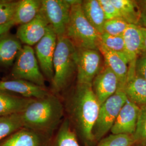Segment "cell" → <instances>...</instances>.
<instances>
[{
	"label": "cell",
	"instance_id": "1",
	"mask_svg": "<svg viewBox=\"0 0 146 146\" xmlns=\"http://www.w3.org/2000/svg\"><path fill=\"white\" fill-rule=\"evenodd\" d=\"M62 101L66 117L81 145L95 146L93 129L101 104L94 94L92 85L76 84Z\"/></svg>",
	"mask_w": 146,
	"mask_h": 146
},
{
	"label": "cell",
	"instance_id": "2",
	"mask_svg": "<svg viewBox=\"0 0 146 146\" xmlns=\"http://www.w3.org/2000/svg\"><path fill=\"white\" fill-rule=\"evenodd\" d=\"M23 127L52 137L65 117L62 100L50 93L34 99L22 113Z\"/></svg>",
	"mask_w": 146,
	"mask_h": 146
},
{
	"label": "cell",
	"instance_id": "3",
	"mask_svg": "<svg viewBox=\"0 0 146 146\" xmlns=\"http://www.w3.org/2000/svg\"><path fill=\"white\" fill-rule=\"evenodd\" d=\"M53 68L51 93L58 95L70 86L77 73L76 48L67 36L58 37Z\"/></svg>",
	"mask_w": 146,
	"mask_h": 146
},
{
	"label": "cell",
	"instance_id": "4",
	"mask_svg": "<svg viewBox=\"0 0 146 146\" xmlns=\"http://www.w3.org/2000/svg\"><path fill=\"white\" fill-rule=\"evenodd\" d=\"M71 4L66 35L77 48L99 49L100 34L84 15L82 1H69Z\"/></svg>",
	"mask_w": 146,
	"mask_h": 146
},
{
	"label": "cell",
	"instance_id": "5",
	"mask_svg": "<svg viewBox=\"0 0 146 146\" xmlns=\"http://www.w3.org/2000/svg\"><path fill=\"white\" fill-rule=\"evenodd\" d=\"M127 100L123 90L119 89L100 105L98 118L93 129L95 143L110 131L120 110Z\"/></svg>",
	"mask_w": 146,
	"mask_h": 146
},
{
	"label": "cell",
	"instance_id": "6",
	"mask_svg": "<svg viewBox=\"0 0 146 146\" xmlns=\"http://www.w3.org/2000/svg\"><path fill=\"white\" fill-rule=\"evenodd\" d=\"M11 75L12 79L23 80L46 87V79L40 68L34 49L31 46H23L12 66Z\"/></svg>",
	"mask_w": 146,
	"mask_h": 146
},
{
	"label": "cell",
	"instance_id": "7",
	"mask_svg": "<svg viewBox=\"0 0 146 146\" xmlns=\"http://www.w3.org/2000/svg\"><path fill=\"white\" fill-rule=\"evenodd\" d=\"M104 61L99 49L76 48V84L92 85L104 66Z\"/></svg>",
	"mask_w": 146,
	"mask_h": 146
},
{
	"label": "cell",
	"instance_id": "8",
	"mask_svg": "<svg viewBox=\"0 0 146 146\" xmlns=\"http://www.w3.org/2000/svg\"><path fill=\"white\" fill-rule=\"evenodd\" d=\"M71 7L67 0H42L41 11L58 37L66 35Z\"/></svg>",
	"mask_w": 146,
	"mask_h": 146
},
{
	"label": "cell",
	"instance_id": "9",
	"mask_svg": "<svg viewBox=\"0 0 146 146\" xmlns=\"http://www.w3.org/2000/svg\"><path fill=\"white\" fill-rule=\"evenodd\" d=\"M58 36L50 25L44 36L35 45L34 52L40 69L46 79L52 82L54 77L53 59Z\"/></svg>",
	"mask_w": 146,
	"mask_h": 146
},
{
	"label": "cell",
	"instance_id": "10",
	"mask_svg": "<svg viewBox=\"0 0 146 146\" xmlns=\"http://www.w3.org/2000/svg\"><path fill=\"white\" fill-rule=\"evenodd\" d=\"M49 25L41 9L38 14L33 20L18 27L16 36L24 45L32 47L36 45L44 36Z\"/></svg>",
	"mask_w": 146,
	"mask_h": 146
},
{
	"label": "cell",
	"instance_id": "11",
	"mask_svg": "<svg viewBox=\"0 0 146 146\" xmlns=\"http://www.w3.org/2000/svg\"><path fill=\"white\" fill-rule=\"evenodd\" d=\"M0 90L25 98L33 99L42 98L51 93L46 87L19 79L0 80Z\"/></svg>",
	"mask_w": 146,
	"mask_h": 146
},
{
	"label": "cell",
	"instance_id": "12",
	"mask_svg": "<svg viewBox=\"0 0 146 146\" xmlns=\"http://www.w3.org/2000/svg\"><path fill=\"white\" fill-rule=\"evenodd\" d=\"M119 78L105 64L92 83L94 94L100 104L115 94L119 90Z\"/></svg>",
	"mask_w": 146,
	"mask_h": 146
},
{
	"label": "cell",
	"instance_id": "13",
	"mask_svg": "<svg viewBox=\"0 0 146 146\" xmlns=\"http://www.w3.org/2000/svg\"><path fill=\"white\" fill-rule=\"evenodd\" d=\"M140 107L128 100L120 110L110 132L115 135L133 136L136 127Z\"/></svg>",
	"mask_w": 146,
	"mask_h": 146
},
{
	"label": "cell",
	"instance_id": "14",
	"mask_svg": "<svg viewBox=\"0 0 146 146\" xmlns=\"http://www.w3.org/2000/svg\"><path fill=\"white\" fill-rule=\"evenodd\" d=\"M52 137L22 127L0 142V146H49Z\"/></svg>",
	"mask_w": 146,
	"mask_h": 146
},
{
	"label": "cell",
	"instance_id": "15",
	"mask_svg": "<svg viewBox=\"0 0 146 146\" xmlns=\"http://www.w3.org/2000/svg\"><path fill=\"white\" fill-rule=\"evenodd\" d=\"M134 62L129 64L123 91L129 101L141 107L146 106V80L136 75Z\"/></svg>",
	"mask_w": 146,
	"mask_h": 146
},
{
	"label": "cell",
	"instance_id": "16",
	"mask_svg": "<svg viewBox=\"0 0 146 146\" xmlns=\"http://www.w3.org/2000/svg\"><path fill=\"white\" fill-rule=\"evenodd\" d=\"M99 50L103 56L104 64L115 73L119 80V89L123 90L127 78L129 61L125 55L110 51L100 44Z\"/></svg>",
	"mask_w": 146,
	"mask_h": 146
},
{
	"label": "cell",
	"instance_id": "17",
	"mask_svg": "<svg viewBox=\"0 0 146 146\" xmlns=\"http://www.w3.org/2000/svg\"><path fill=\"white\" fill-rule=\"evenodd\" d=\"M22 47V43L16 35L8 32L1 35L0 69L12 67Z\"/></svg>",
	"mask_w": 146,
	"mask_h": 146
},
{
	"label": "cell",
	"instance_id": "18",
	"mask_svg": "<svg viewBox=\"0 0 146 146\" xmlns=\"http://www.w3.org/2000/svg\"><path fill=\"white\" fill-rule=\"evenodd\" d=\"M122 37L125 44V55L129 63L134 62L137 58L144 52L141 27L129 25Z\"/></svg>",
	"mask_w": 146,
	"mask_h": 146
},
{
	"label": "cell",
	"instance_id": "19",
	"mask_svg": "<svg viewBox=\"0 0 146 146\" xmlns=\"http://www.w3.org/2000/svg\"><path fill=\"white\" fill-rule=\"evenodd\" d=\"M42 0L18 1L13 22L21 26L33 20L41 11Z\"/></svg>",
	"mask_w": 146,
	"mask_h": 146
},
{
	"label": "cell",
	"instance_id": "20",
	"mask_svg": "<svg viewBox=\"0 0 146 146\" xmlns=\"http://www.w3.org/2000/svg\"><path fill=\"white\" fill-rule=\"evenodd\" d=\"M81 8L84 15L90 25L100 34H102L106 20L99 0L82 1Z\"/></svg>",
	"mask_w": 146,
	"mask_h": 146
},
{
	"label": "cell",
	"instance_id": "21",
	"mask_svg": "<svg viewBox=\"0 0 146 146\" xmlns=\"http://www.w3.org/2000/svg\"><path fill=\"white\" fill-rule=\"evenodd\" d=\"M33 100L0 90V116L21 113Z\"/></svg>",
	"mask_w": 146,
	"mask_h": 146
},
{
	"label": "cell",
	"instance_id": "22",
	"mask_svg": "<svg viewBox=\"0 0 146 146\" xmlns=\"http://www.w3.org/2000/svg\"><path fill=\"white\" fill-rule=\"evenodd\" d=\"M49 146H82L67 117L53 136Z\"/></svg>",
	"mask_w": 146,
	"mask_h": 146
},
{
	"label": "cell",
	"instance_id": "23",
	"mask_svg": "<svg viewBox=\"0 0 146 146\" xmlns=\"http://www.w3.org/2000/svg\"><path fill=\"white\" fill-rule=\"evenodd\" d=\"M120 12V15L129 25L140 26L141 12L137 1L110 0Z\"/></svg>",
	"mask_w": 146,
	"mask_h": 146
},
{
	"label": "cell",
	"instance_id": "24",
	"mask_svg": "<svg viewBox=\"0 0 146 146\" xmlns=\"http://www.w3.org/2000/svg\"><path fill=\"white\" fill-rule=\"evenodd\" d=\"M22 127L21 113L0 116V142Z\"/></svg>",
	"mask_w": 146,
	"mask_h": 146
},
{
	"label": "cell",
	"instance_id": "25",
	"mask_svg": "<svg viewBox=\"0 0 146 146\" xmlns=\"http://www.w3.org/2000/svg\"><path fill=\"white\" fill-rule=\"evenodd\" d=\"M100 44L110 51L125 55V44L122 35L113 36L103 33L100 34Z\"/></svg>",
	"mask_w": 146,
	"mask_h": 146
},
{
	"label": "cell",
	"instance_id": "26",
	"mask_svg": "<svg viewBox=\"0 0 146 146\" xmlns=\"http://www.w3.org/2000/svg\"><path fill=\"white\" fill-rule=\"evenodd\" d=\"M134 144L133 136L111 134L102 138L95 146H132Z\"/></svg>",
	"mask_w": 146,
	"mask_h": 146
},
{
	"label": "cell",
	"instance_id": "27",
	"mask_svg": "<svg viewBox=\"0 0 146 146\" xmlns=\"http://www.w3.org/2000/svg\"><path fill=\"white\" fill-rule=\"evenodd\" d=\"M133 137L136 144L146 146V106L140 108L135 131Z\"/></svg>",
	"mask_w": 146,
	"mask_h": 146
},
{
	"label": "cell",
	"instance_id": "28",
	"mask_svg": "<svg viewBox=\"0 0 146 146\" xmlns=\"http://www.w3.org/2000/svg\"><path fill=\"white\" fill-rule=\"evenodd\" d=\"M18 1L0 0V25L13 22Z\"/></svg>",
	"mask_w": 146,
	"mask_h": 146
},
{
	"label": "cell",
	"instance_id": "29",
	"mask_svg": "<svg viewBox=\"0 0 146 146\" xmlns=\"http://www.w3.org/2000/svg\"><path fill=\"white\" fill-rule=\"evenodd\" d=\"M128 25L129 24L121 17L106 20L104 23V33L113 36H121Z\"/></svg>",
	"mask_w": 146,
	"mask_h": 146
},
{
	"label": "cell",
	"instance_id": "30",
	"mask_svg": "<svg viewBox=\"0 0 146 146\" xmlns=\"http://www.w3.org/2000/svg\"><path fill=\"white\" fill-rule=\"evenodd\" d=\"M104 11L106 20L121 17L120 12L110 0H99Z\"/></svg>",
	"mask_w": 146,
	"mask_h": 146
},
{
	"label": "cell",
	"instance_id": "31",
	"mask_svg": "<svg viewBox=\"0 0 146 146\" xmlns=\"http://www.w3.org/2000/svg\"><path fill=\"white\" fill-rule=\"evenodd\" d=\"M136 75L146 80V52H142L134 62Z\"/></svg>",
	"mask_w": 146,
	"mask_h": 146
},
{
	"label": "cell",
	"instance_id": "32",
	"mask_svg": "<svg viewBox=\"0 0 146 146\" xmlns=\"http://www.w3.org/2000/svg\"><path fill=\"white\" fill-rule=\"evenodd\" d=\"M137 2L141 12L140 27L146 28V0L137 1Z\"/></svg>",
	"mask_w": 146,
	"mask_h": 146
},
{
	"label": "cell",
	"instance_id": "33",
	"mask_svg": "<svg viewBox=\"0 0 146 146\" xmlns=\"http://www.w3.org/2000/svg\"><path fill=\"white\" fill-rule=\"evenodd\" d=\"M15 26L13 22L4 25H0V36L5 34L6 33L9 32L11 28Z\"/></svg>",
	"mask_w": 146,
	"mask_h": 146
},
{
	"label": "cell",
	"instance_id": "34",
	"mask_svg": "<svg viewBox=\"0 0 146 146\" xmlns=\"http://www.w3.org/2000/svg\"><path fill=\"white\" fill-rule=\"evenodd\" d=\"M141 27V31L143 36V48L144 52H146V28L143 27Z\"/></svg>",
	"mask_w": 146,
	"mask_h": 146
},
{
	"label": "cell",
	"instance_id": "35",
	"mask_svg": "<svg viewBox=\"0 0 146 146\" xmlns=\"http://www.w3.org/2000/svg\"><path fill=\"white\" fill-rule=\"evenodd\" d=\"M132 146H142L141 145H138V144H134V145H133Z\"/></svg>",
	"mask_w": 146,
	"mask_h": 146
},
{
	"label": "cell",
	"instance_id": "36",
	"mask_svg": "<svg viewBox=\"0 0 146 146\" xmlns=\"http://www.w3.org/2000/svg\"><path fill=\"white\" fill-rule=\"evenodd\" d=\"M49 145H50V144H49Z\"/></svg>",
	"mask_w": 146,
	"mask_h": 146
}]
</instances>
